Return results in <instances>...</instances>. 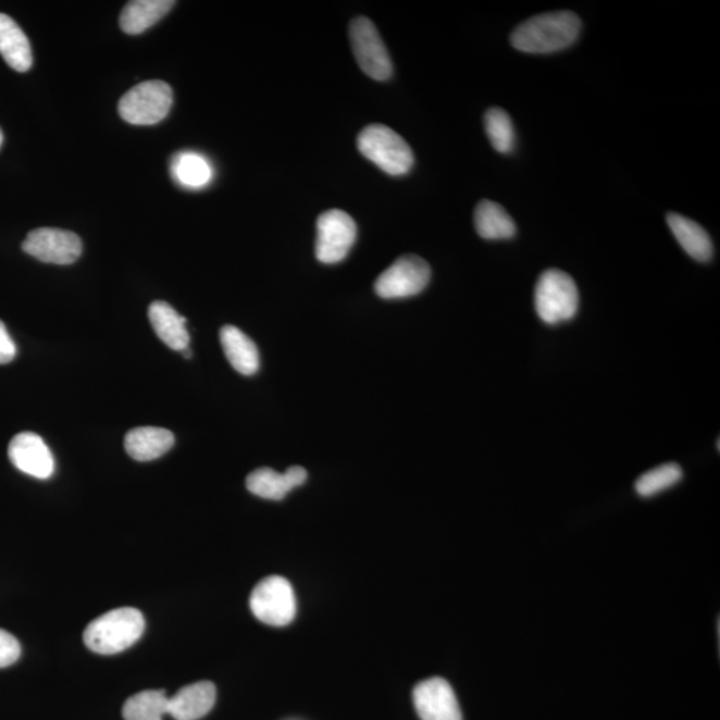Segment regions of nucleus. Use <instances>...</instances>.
Wrapping results in <instances>:
<instances>
[{"mask_svg": "<svg viewBox=\"0 0 720 720\" xmlns=\"http://www.w3.org/2000/svg\"><path fill=\"white\" fill-rule=\"evenodd\" d=\"M171 173L178 185L193 190L208 187L214 178V167L209 159L191 151L176 153L171 162Z\"/></svg>", "mask_w": 720, "mask_h": 720, "instance_id": "nucleus-21", "label": "nucleus"}, {"mask_svg": "<svg viewBox=\"0 0 720 720\" xmlns=\"http://www.w3.org/2000/svg\"><path fill=\"white\" fill-rule=\"evenodd\" d=\"M173 0H134L127 3L121 14V28L128 35H139L156 25L169 13Z\"/></svg>", "mask_w": 720, "mask_h": 720, "instance_id": "nucleus-20", "label": "nucleus"}, {"mask_svg": "<svg viewBox=\"0 0 720 720\" xmlns=\"http://www.w3.org/2000/svg\"><path fill=\"white\" fill-rule=\"evenodd\" d=\"M476 233L487 240L510 239L517 233L516 223L500 204L482 200L474 215Z\"/></svg>", "mask_w": 720, "mask_h": 720, "instance_id": "nucleus-22", "label": "nucleus"}, {"mask_svg": "<svg viewBox=\"0 0 720 720\" xmlns=\"http://www.w3.org/2000/svg\"><path fill=\"white\" fill-rule=\"evenodd\" d=\"M350 42L360 70L374 80H387L393 74L392 58L373 22L358 16L351 22Z\"/></svg>", "mask_w": 720, "mask_h": 720, "instance_id": "nucleus-8", "label": "nucleus"}, {"mask_svg": "<svg viewBox=\"0 0 720 720\" xmlns=\"http://www.w3.org/2000/svg\"><path fill=\"white\" fill-rule=\"evenodd\" d=\"M149 318L153 332L171 350L183 351L190 345L186 318L179 315L169 303L161 300L151 303Z\"/></svg>", "mask_w": 720, "mask_h": 720, "instance_id": "nucleus-15", "label": "nucleus"}, {"mask_svg": "<svg viewBox=\"0 0 720 720\" xmlns=\"http://www.w3.org/2000/svg\"><path fill=\"white\" fill-rule=\"evenodd\" d=\"M357 144L360 153L388 175L402 176L414 166V152L409 144L387 126L363 128Z\"/></svg>", "mask_w": 720, "mask_h": 720, "instance_id": "nucleus-3", "label": "nucleus"}, {"mask_svg": "<svg viewBox=\"0 0 720 720\" xmlns=\"http://www.w3.org/2000/svg\"><path fill=\"white\" fill-rule=\"evenodd\" d=\"M144 613L134 607H121L103 613L87 625L84 640L91 651L114 655L127 650L145 633Z\"/></svg>", "mask_w": 720, "mask_h": 720, "instance_id": "nucleus-2", "label": "nucleus"}, {"mask_svg": "<svg viewBox=\"0 0 720 720\" xmlns=\"http://www.w3.org/2000/svg\"><path fill=\"white\" fill-rule=\"evenodd\" d=\"M175 444L174 434L166 429L138 427L128 431L125 439L126 451L138 462H150L161 458Z\"/></svg>", "mask_w": 720, "mask_h": 720, "instance_id": "nucleus-16", "label": "nucleus"}, {"mask_svg": "<svg viewBox=\"0 0 720 720\" xmlns=\"http://www.w3.org/2000/svg\"><path fill=\"white\" fill-rule=\"evenodd\" d=\"M682 476L683 471L681 465L666 463L637 477L635 489L641 497L650 498L654 495L665 492L667 488L675 486L676 483L681 482Z\"/></svg>", "mask_w": 720, "mask_h": 720, "instance_id": "nucleus-24", "label": "nucleus"}, {"mask_svg": "<svg viewBox=\"0 0 720 720\" xmlns=\"http://www.w3.org/2000/svg\"><path fill=\"white\" fill-rule=\"evenodd\" d=\"M16 357V346L4 323L0 321V364L10 363Z\"/></svg>", "mask_w": 720, "mask_h": 720, "instance_id": "nucleus-27", "label": "nucleus"}, {"mask_svg": "<svg viewBox=\"0 0 720 720\" xmlns=\"http://www.w3.org/2000/svg\"><path fill=\"white\" fill-rule=\"evenodd\" d=\"M0 55L17 73H26L33 66V51L23 29L13 17L0 14Z\"/></svg>", "mask_w": 720, "mask_h": 720, "instance_id": "nucleus-17", "label": "nucleus"}, {"mask_svg": "<svg viewBox=\"0 0 720 720\" xmlns=\"http://www.w3.org/2000/svg\"><path fill=\"white\" fill-rule=\"evenodd\" d=\"M671 233L690 257L698 262H708L712 258L713 247L710 236L698 223L688 218L670 212L667 215Z\"/></svg>", "mask_w": 720, "mask_h": 720, "instance_id": "nucleus-19", "label": "nucleus"}, {"mask_svg": "<svg viewBox=\"0 0 720 720\" xmlns=\"http://www.w3.org/2000/svg\"><path fill=\"white\" fill-rule=\"evenodd\" d=\"M22 249L40 262L67 265L78 261L84 246L74 233L44 227L29 233Z\"/></svg>", "mask_w": 720, "mask_h": 720, "instance_id": "nucleus-10", "label": "nucleus"}, {"mask_svg": "<svg viewBox=\"0 0 720 720\" xmlns=\"http://www.w3.org/2000/svg\"><path fill=\"white\" fill-rule=\"evenodd\" d=\"M164 716H169V696L162 690L135 694L123 706L126 720H163Z\"/></svg>", "mask_w": 720, "mask_h": 720, "instance_id": "nucleus-23", "label": "nucleus"}, {"mask_svg": "<svg viewBox=\"0 0 720 720\" xmlns=\"http://www.w3.org/2000/svg\"><path fill=\"white\" fill-rule=\"evenodd\" d=\"M216 700L214 683L188 684L169 698V716L175 720H199L208 716Z\"/></svg>", "mask_w": 720, "mask_h": 720, "instance_id": "nucleus-14", "label": "nucleus"}, {"mask_svg": "<svg viewBox=\"0 0 720 720\" xmlns=\"http://www.w3.org/2000/svg\"><path fill=\"white\" fill-rule=\"evenodd\" d=\"M9 457L17 470L38 480H49L55 471V460L49 446L38 434L21 433L10 442Z\"/></svg>", "mask_w": 720, "mask_h": 720, "instance_id": "nucleus-12", "label": "nucleus"}, {"mask_svg": "<svg viewBox=\"0 0 720 720\" xmlns=\"http://www.w3.org/2000/svg\"><path fill=\"white\" fill-rule=\"evenodd\" d=\"M414 705L422 720H463L451 684L442 678H430L414 688Z\"/></svg>", "mask_w": 720, "mask_h": 720, "instance_id": "nucleus-11", "label": "nucleus"}, {"mask_svg": "<svg viewBox=\"0 0 720 720\" xmlns=\"http://www.w3.org/2000/svg\"><path fill=\"white\" fill-rule=\"evenodd\" d=\"M582 23L570 11L530 17L511 34V45L527 54H550L566 49L580 37Z\"/></svg>", "mask_w": 720, "mask_h": 720, "instance_id": "nucleus-1", "label": "nucleus"}, {"mask_svg": "<svg viewBox=\"0 0 720 720\" xmlns=\"http://www.w3.org/2000/svg\"><path fill=\"white\" fill-rule=\"evenodd\" d=\"M357 223L347 212L328 210L316 221L315 256L319 262L335 264L344 261L357 240Z\"/></svg>", "mask_w": 720, "mask_h": 720, "instance_id": "nucleus-7", "label": "nucleus"}, {"mask_svg": "<svg viewBox=\"0 0 720 720\" xmlns=\"http://www.w3.org/2000/svg\"><path fill=\"white\" fill-rule=\"evenodd\" d=\"M535 310L547 324L568 322L580 307V291L568 273L547 270L535 286Z\"/></svg>", "mask_w": 720, "mask_h": 720, "instance_id": "nucleus-4", "label": "nucleus"}, {"mask_svg": "<svg viewBox=\"0 0 720 720\" xmlns=\"http://www.w3.org/2000/svg\"><path fill=\"white\" fill-rule=\"evenodd\" d=\"M22 648L16 637L0 629V669L14 665L20 659Z\"/></svg>", "mask_w": 720, "mask_h": 720, "instance_id": "nucleus-26", "label": "nucleus"}, {"mask_svg": "<svg viewBox=\"0 0 720 720\" xmlns=\"http://www.w3.org/2000/svg\"><path fill=\"white\" fill-rule=\"evenodd\" d=\"M221 344L229 364L241 375L250 376L258 373L259 351L253 340L235 326H223Z\"/></svg>", "mask_w": 720, "mask_h": 720, "instance_id": "nucleus-18", "label": "nucleus"}, {"mask_svg": "<svg viewBox=\"0 0 720 720\" xmlns=\"http://www.w3.org/2000/svg\"><path fill=\"white\" fill-rule=\"evenodd\" d=\"M3 145V133L2 129H0V147Z\"/></svg>", "mask_w": 720, "mask_h": 720, "instance_id": "nucleus-29", "label": "nucleus"}, {"mask_svg": "<svg viewBox=\"0 0 720 720\" xmlns=\"http://www.w3.org/2000/svg\"><path fill=\"white\" fill-rule=\"evenodd\" d=\"M307 481V471L300 465H293L286 472H277L263 468L252 471L247 476V489L259 498L282 500L295 487L302 486Z\"/></svg>", "mask_w": 720, "mask_h": 720, "instance_id": "nucleus-13", "label": "nucleus"}, {"mask_svg": "<svg viewBox=\"0 0 720 720\" xmlns=\"http://www.w3.org/2000/svg\"><path fill=\"white\" fill-rule=\"evenodd\" d=\"M173 88L163 80H147L127 91L120 102L123 121L135 126H152L162 122L173 108Z\"/></svg>", "mask_w": 720, "mask_h": 720, "instance_id": "nucleus-5", "label": "nucleus"}, {"mask_svg": "<svg viewBox=\"0 0 720 720\" xmlns=\"http://www.w3.org/2000/svg\"><path fill=\"white\" fill-rule=\"evenodd\" d=\"M182 352H183V356H185V358H191V356H193V352H191L190 348H188V347L185 348V350H183Z\"/></svg>", "mask_w": 720, "mask_h": 720, "instance_id": "nucleus-28", "label": "nucleus"}, {"mask_svg": "<svg viewBox=\"0 0 720 720\" xmlns=\"http://www.w3.org/2000/svg\"><path fill=\"white\" fill-rule=\"evenodd\" d=\"M431 269L424 259L417 256L400 257L377 276L375 293L383 299L414 297L427 287Z\"/></svg>", "mask_w": 720, "mask_h": 720, "instance_id": "nucleus-9", "label": "nucleus"}, {"mask_svg": "<svg viewBox=\"0 0 720 720\" xmlns=\"http://www.w3.org/2000/svg\"><path fill=\"white\" fill-rule=\"evenodd\" d=\"M487 137L495 150L501 153L510 152L516 144V132L509 114L501 109H492L485 115Z\"/></svg>", "mask_w": 720, "mask_h": 720, "instance_id": "nucleus-25", "label": "nucleus"}, {"mask_svg": "<svg viewBox=\"0 0 720 720\" xmlns=\"http://www.w3.org/2000/svg\"><path fill=\"white\" fill-rule=\"evenodd\" d=\"M250 607L259 621L285 628L297 616V598L291 583L286 578L271 575L252 589Z\"/></svg>", "mask_w": 720, "mask_h": 720, "instance_id": "nucleus-6", "label": "nucleus"}]
</instances>
